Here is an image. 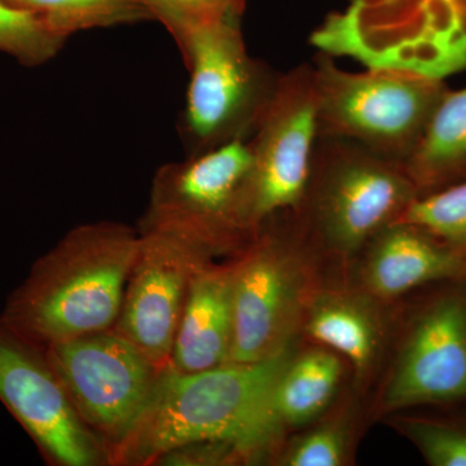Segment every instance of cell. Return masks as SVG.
<instances>
[{"label": "cell", "mask_w": 466, "mask_h": 466, "mask_svg": "<svg viewBox=\"0 0 466 466\" xmlns=\"http://www.w3.org/2000/svg\"><path fill=\"white\" fill-rule=\"evenodd\" d=\"M289 240L260 227L233 262L229 363H258L288 348L308 306V275Z\"/></svg>", "instance_id": "cell-9"}, {"label": "cell", "mask_w": 466, "mask_h": 466, "mask_svg": "<svg viewBox=\"0 0 466 466\" xmlns=\"http://www.w3.org/2000/svg\"><path fill=\"white\" fill-rule=\"evenodd\" d=\"M342 364L332 352L312 350L289 359L279 377L275 406L285 426L308 424L332 400Z\"/></svg>", "instance_id": "cell-18"}, {"label": "cell", "mask_w": 466, "mask_h": 466, "mask_svg": "<svg viewBox=\"0 0 466 466\" xmlns=\"http://www.w3.org/2000/svg\"><path fill=\"white\" fill-rule=\"evenodd\" d=\"M321 54L446 78L466 70V0H351L312 33Z\"/></svg>", "instance_id": "cell-4"}, {"label": "cell", "mask_w": 466, "mask_h": 466, "mask_svg": "<svg viewBox=\"0 0 466 466\" xmlns=\"http://www.w3.org/2000/svg\"><path fill=\"white\" fill-rule=\"evenodd\" d=\"M139 233V249L113 329L165 368L193 276L213 256L170 233Z\"/></svg>", "instance_id": "cell-12"}, {"label": "cell", "mask_w": 466, "mask_h": 466, "mask_svg": "<svg viewBox=\"0 0 466 466\" xmlns=\"http://www.w3.org/2000/svg\"><path fill=\"white\" fill-rule=\"evenodd\" d=\"M70 403L110 453L133 431L164 368L113 328L46 346Z\"/></svg>", "instance_id": "cell-8"}, {"label": "cell", "mask_w": 466, "mask_h": 466, "mask_svg": "<svg viewBox=\"0 0 466 466\" xmlns=\"http://www.w3.org/2000/svg\"><path fill=\"white\" fill-rule=\"evenodd\" d=\"M319 137L314 67L280 76L265 116L250 137L253 167L247 192V222L253 235L305 195Z\"/></svg>", "instance_id": "cell-10"}, {"label": "cell", "mask_w": 466, "mask_h": 466, "mask_svg": "<svg viewBox=\"0 0 466 466\" xmlns=\"http://www.w3.org/2000/svg\"><path fill=\"white\" fill-rule=\"evenodd\" d=\"M303 320L312 339L348 358L361 375L372 366L380 329L363 303L342 294H324L308 303Z\"/></svg>", "instance_id": "cell-17"}, {"label": "cell", "mask_w": 466, "mask_h": 466, "mask_svg": "<svg viewBox=\"0 0 466 466\" xmlns=\"http://www.w3.org/2000/svg\"><path fill=\"white\" fill-rule=\"evenodd\" d=\"M398 222L419 227L466 254V179L419 196Z\"/></svg>", "instance_id": "cell-20"}, {"label": "cell", "mask_w": 466, "mask_h": 466, "mask_svg": "<svg viewBox=\"0 0 466 466\" xmlns=\"http://www.w3.org/2000/svg\"><path fill=\"white\" fill-rule=\"evenodd\" d=\"M242 461L240 453L225 441H195L183 444L159 456L153 465H229Z\"/></svg>", "instance_id": "cell-24"}, {"label": "cell", "mask_w": 466, "mask_h": 466, "mask_svg": "<svg viewBox=\"0 0 466 466\" xmlns=\"http://www.w3.org/2000/svg\"><path fill=\"white\" fill-rule=\"evenodd\" d=\"M139 244L140 233L124 223L101 220L75 227L35 260L0 315L45 348L110 329Z\"/></svg>", "instance_id": "cell-2"}, {"label": "cell", "mask_w": 466, "mask_h": 466, "mask_svg": "<svg viewBox=\"0 0 466 466\" xmlns=\"http://www.w3.org/2000/svg\"><path fill=\"white\" fill-rule=\"evenodd\" d=\"M233 339V263L208 262L193 276L168 367L193 373L229 363Z\"/></svg>", "instance_id": "cell-14"}, {"label": "cell", "mask_w": 466, "mask_h": 466, "mask_svg": "<svg viewBox=\"0 0 466 466\" xmlns=\"http://www.w3.org/2000/svg\"><path fill=\"white\" fill-rule=\"evenodd\" d=\"M156 20L165 16L241 17L247 0H146Z\"/></svg>", "instance_id": "cell-25"}, {"label": "cell", "mask_w": 466, "mask_h": 466, "mask_svg": "<svg viewBox=\"0 0 466 466\" xmlns=\"http://www.w3.org/2000/svg\"><path fill=\"white\" fill-rule=\"evenodd\" d=\"M66 39L48 29L33 12L0 0V52L16 58L26 66L50 61Z\"/></svg>", "instance_id": "cell-21"}, {"label": "cell", "mask_w": 466, "mask_h": 466, "mask_svg": "<svg viewBox=\"0 0 466 466\" xmlns=\"http://www.w3.org/2000/svg\"><path fill=\"white\" fill-rule=\"evenodd\" d=\"M429 464L466 466V431L431 421H408L403 425Z\"/></svg>", "instance_id": "cell-22"}, {"label": "cell", "mask_w": 466, "mask_h": 466, "mask_svg": "<svg viewBox=\"0 0 466 466\" xmlns=\"http://www.w3.org/2000/svg\"><path fill=\"white\" fill-rule=\"evenodd\" d=\"M403 167L420 196L466 179V88L447 92Z\"/></svg>", "instance_id": "cell-16"}, {"label": "cell", "mask_w": 466, "mask_h": 466, "mask_svg": "<svg viewBox=\"0 0 466 466\" xmlns=\"http://www.w3.org/2000/svg\"><path fill=\"white\" fill-rule=\"evenodd\" d=\"M400 162L360 144L319 135L302 201L306 225L330 249L355 253L419 198Z\"/></svg>", "instance_id": "cell-5"}, {"label": "cell", "mask_w": 466, "mask_h": 466, "mask_svg": "<svg viewBox=\"0 0 466 466\" xmlns=\"http://www.w3.org/2000/svg\"><path fill=\"white\" fill-rule=\"evenodd\" d=\"M370 244L364 281L379 299H397L420 285L466 275V254L410 223L385 227Z\"/></svg>", "instance_id": "cell-15"}, {"label": "cell", "mask_w": 466, "mask_h": 466, "mask_svg": "<svg viewBox=\"0 0 466 466\" xmlns=\"http://www.w3.org/2000/svg\"><path fill=\"white\" fill-rule=\"evenodd\" d=\"M289 349L258 363H228L201 372L165 367L139 421L110 453V465L147 466L195 441H225L242 461L271 452L285 425L275 406Z\"/></svg>", "instance_id": "cell-1"}, {"label": "cell", "mask_w": 466, "mask_h": 466, "mask_svg": "<svg viewBox=\"0 0 466 466\" xmlns=\"http://www.w3.org/2000/svg\"><path fill=\"white\" fill-rule=\"evenodd\" d=\"M41 18L48 29L67 39L85 30L156 20L146 0H8Z\"/></svg>", "instance_id": "cell-19"}, {"label": "cell", "mask_w": 466, "mask_h": 466, "mask_svg": "<svg viewBox=\"0 0 466 466\" xmlns=\"http://www.w3.org/2000/svg\"><path fill=\"white\" fill-rule=\"evenodd\" d=\"M348 453V435L341 425L325 424L291 444L283 459L289 466H339Z\"/></svg>", "instance_id": "cell-23"}, {"label": "cell", "mask_w": 466, "mask_h": 466, "mask_svg": "<svg viewBox=\"0 0 466 466\" xmlns=\"http://www.w3.org/2000/svg\"><path fill=\"white\" fill-rule=\"evenodd\" d=\"M238 16L159 18L189 70L180 131L188 156L250 139L280 76L250 56Z\"/></svg>", "instance_id": "cell-3"}, {"label": "cell", "mask_w": 466, "mask_h": 466, "mask_svg": "<svg viewBox=\"0 0 466 466\" xmlns=\"http://www.w3.org/2000/svg\"><path fill=\"white\" fill-rule=\"evenodd\" d=\"M318 130L403 165L449 88L441 79L394 69L349 73L319 55Z\"/></svg>", "instance_id": "cell-6"}, {"label": "cell", "mask_w": 466, "mask_h": 466, "mask_svg": "<svg viewBox=\"0 0 466 466\" xmlns=\"http://www.w3.org/2000/svg\"><path fill=\"white\" fill-rule=\"evenodd\" d=\"M0 401L54 466L109 465V451L76 412L45 346L0 315Z\"/></svg>", "instance_id": "cell-11"}, {"label": "cell", "mask_w": 466, "mask_h": 466, "mask_svg": "<svg viewBox=\"0 0 466 466\" xmlns=\"http://www.w3.org/2000/svg\"><path fill=\"white\" fill-rule=\"evenodd\" d=\"M253 167L249 139H238L159 167L139 232L170 233L211 256L240 251L253 238L247 222Z\"/></svg>", "instance_id": "cell-7"}, {"label": "cell", "mask_w": 466, "mask_h": 466, "mask_svg": "<svg viewBox=\"0 0 466 466\" xmlns=\"http://www.w3.org/2000/svg\"><path fill=\"white\" fill-rule=\"evenodd\" d=\"M466 398V302L447 299L417 321L386 385L383 410Z\"/></svg>", "instance_id": "cell-13"}]
</instances>
